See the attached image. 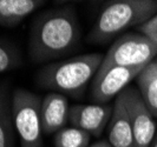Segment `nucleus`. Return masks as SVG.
Here are the masks:
<instances>
[{"mask_svg": "<svg viewBox=\"0 0 157 147\" xmlns=\"http://www.w3.org/2000/svg\"><path fill=\"white\" fill-rule=\"evenodd\" d=\"M89 147H112V146L110 145V142L106 141V140H99V141H97L94 144H91Z\"/></svg>", "mask_w": 157, "mask_h": 147, "instance_id": "obj_17", "label": "nucleus"}, {"mask_svg": "<svg viewBox=\"0 0 157 147\" xmlns=\"http://www.w3.org/2000/svg\"><path fill=\"white\" fill-rule=\"evenodd\" d=\"M82 30L73 5L50 8L34 18L29 37L32 62L44 64L71 54L80 44Z\"/></svg>", "mask_w": 157, "mask_h": 147, "instance_id": "obj_1", "label": "nucleus"}, {"mask_svg": "<svg viewBox=\"0 0 157 147\" xmlns=\"http://www.w3.org/2000/svg\"><path fill=\"white\" fill-rule=\"evenodd\" d=\"M23 65V58L12 42L0 39V74L13 71Z\"/></svg>", "mask_w": 157, "mask_h": 147, "instance_id": "obj_15", "label": "nucleus"}, {"mask_svg": "<svg viewBox=\"0 0 157 147\" xmlns=\"http://www.w3.org/2000/svg\"><path fill=\"white\" fill-rule=\"evenodd\" d=\"M103 59L101 53H89L50 62L37 72L36 84L41 90L79 99L101 68Z\"/></svg>", "mask_w": 157, "mask_h": 147, "instance_id": "obj_2", "label": "nucleus"}, {"mask_svg": "<svg viewBox=\"0 0 157 147\" xmlns=\"http://www.w3.org/2000/svg\"><path fill=\"white\" fill-rule=\"evenodd\" d=\"M138 91L151 114L157 116V70L154 61L136 78Z\"/></svg>", "mask_w": 157, "mask_h": 147, "instance_id": "obj_13", "label": "nucleus"}, {"mask_svg": "<svg viewBox=\"0 0 157 147\" xmlns=\"http://www.w3.org/2000/svg\"><path fill=\"white\" fill-rule=\"evenodd\" d=\"M0 147H16L12 93L7 83H0Z\"/></svg>", "mask_w": 157, "mask_h": 147, "instance_id": "obj_12", "label": "nucleus"}, {"mask_svg": "<svg viewBox=\"0 0 157 147\" xmlns=\"http://www.w3.org/2000/svg\"><path fill=\"white\" fill-rule=\"evenodd\" d=\"M113 106L108 104L73 105L70 107L69 123L73 127L87 132L96 138L101 137L108 127L112 116Z\"/></svg>", "mask_w": 157, "mask_h": 147, "instance_id": "obj_8", "label": "nucleus"}, {"mask_svg": "<svg viewBox=\"0 0 157 147\" xmlns=\"http://www.w3.org/2000/svg\"><path fill=\"white\" fill-rule=\"evenodd\" d=\"M91 135L77 127H65L53 135L55 147H89Z\"/></svg>", "mask_w": 157, "mask_h": 147, "instance_id": "obj_14", "label": "nucleus"}, {"mask_svg": "<svg viewBox=\"0 0 157 147\" xmlns=\"http://www.w3.org/2000/svg\"><path fill=\"white\" fill-rule=\"evenodd\" d=\"M157 14L155 0H113L104 2L102 9L87 34L90 44L103 45L122 32L140 26Z\"/></svg>", "mask_w": 157, "mask_h": 147, "instance_id": "obj_3", "label": "nucleus"}, {"mask_svg": "<svg viewBox=\"0 0 157 147\" xmlns=\"http://www.w3.org/2000/svg\"><path fill=\"white\" fill-rule=\"evenodd\" d=\"M157 57V45L142 33H126L111 45L101 68L148 66Z\"/></svg>", "mask_w": 157, "mask_h": 147, "instance_id": "obj_5", "label": "nucleus"}, {"mask_svg": "<svg viewBox=\"0 0 157 147\" xmlns=\"http://www.w3.org/2000/svg\"><path fill=\"white\" fill-rule=\"evenodd\" d=\"M131 121L135 141L137 147H150L156 135V124L154 116L142 98L137 88L126 87L121 93Z\"/></svg>", "mask_w": 157, "mask_h": 147, "instance_id": "obj_7", "label": "nucleus"}, {"mask_svg": "<svg viewBox=\"0 0 157 147\" xmlns=\"http://www.w3.org/2000/svg\"><path fill=\"white\" fill-rule=\"evenodd\" d=\"M145 67L112 66L99 68L91 83V99L94 104L101 105L109 102L113 98L116 99Z\"/></svg>", "mask_w": 157, "mask_h": 147, "instance_id": "obj_6", "label": "nucleus"}, {"mask_svg": "<svg viewBox=\"0 0 157 147\" xmlns=\"http://www.w3.org/2000/svg\"><path fill=\"white\" fill-rule=\"evenodd\" d=\"M150 147H157V134L155 135V138H154V140H152V142H151Z\"/></svg>", "mask_w": 157, "mask_h": 147, "instance_id": "obj_18", "label": "nucleus"}, {"mask_svg": "<svg viewBox=\"0 0 157 147\" xmlns=\"http://www.w3.org/2000/svg\"><path fill=\"white\" fill-rule=\"evenodd\" d=\"M108 141L112 147H137L131 121L121 94L113 102L112 116L108 125Z\"/></svg>", "mask_w": 157, "mask_h": 147, "instance_id": "obj_10", "label": "nucleus"}, {"mask_svg": "<svg viewBox=\"0 0 157 147\" xmlns=\"http://www.w3.org/2000/svg\"><path fill=\"white\" fill-rule=\"evenodd\" d=\"M41 125L46 135L56 134L69 123L70 106L66 95L50 92L41 100Z\"/></svg>", "mask_w": 157, "mask_h": 147, "instance_id": "obj_9", "label": "nucleus"}, {"mask_svg": "<svg viewBox=\"0 0 157 147\" xmlns=\"http://www.w3.org/2000/svg\"><path fill=\"white\" fill-rule=\"evenodd\" d=\"M44 4L43 0H0V26L14 27Z\"/></svg>", "mask_w": 157, "mask_h": 147, "instance_id": "obj_11", "label": "nucleus"}, {"mask_svg": "<svg viewBox=\"0 0 157 147\" xmlns=\"http://www.w3.org/2000/svg\"><path fill=\"white\" fill-rule=\"evenodd\" d=\"M154 64H155V66H156V70H157V57H156V59L154 60Z\"/></svg>", "mask_w": 157, "mask_h": 147, "instance_id": "obj_19", "label": "nucleus"}, {"mask_svg": "<svg viewBox=\"0 0 157 147\" xmlns=\"http://www.w3.org/2000/svg\"><path fill=\"white\" fill-rule=\"evenodd\" d=\"M137 31L141 32L145 37H148L151 41H154L157 45V14L149 19L148 21L140 25L137 27Z\"/></svg>", "mask_w": 157, "mask_h": 147, "instance_id": "obj_16", "label": "nucleus"}, {"mask_svg": "<svg viewBox=\"0 0 157 147\" xmlns=\"http://www.w3.org/2000/svg\"><path fill=\"white\" fill-rule=\"evenodd\" d=\"M41 98L25 88L12 92V114L20 147H43Z\"/></svg>", "mask_w": 157, "mask_h": 147, "instance_id": "obj_4", "label": "nucleus"}]
</instances>
